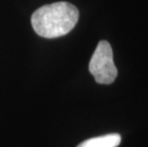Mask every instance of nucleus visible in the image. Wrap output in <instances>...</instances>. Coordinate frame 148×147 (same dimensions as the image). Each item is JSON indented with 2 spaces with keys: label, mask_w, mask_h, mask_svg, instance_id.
I'll return each mask as SVG.
<instances>
[{
  "label": "nucleus",
  "mask_w": 148,
  "mask_h": 147,
  "mask_svg": "<svg viewBox=\"0 0 148 147\" xmlns=\"http://www.w3.org/2000/svg\"><path fill=\"white\" fill-rule=\"evenodd\" d=\"M79 12L69 2H56L37 9L32 15L34 32L45 38H56L70 33L77 25Z\"/></svg>",
  "instance_id": "f257e3e1"
},
{
  "label": "nucleus",
  "mask_w": 148,
  "mask_h": 147,
  "mask_svg": "<svg viewBox=\"0 0 148 147\" xmlns=\"http://www.w3.org/2000/svg\"><path fill=\"white\" fill-rule=\"evenodd\" d=\"M89 71L99 84H111L116 79L118 70L114 63L110 43L101 40L94 52L89 63Z\"/></svg>",
  "instance_id": "f03ea898"
},
{
  "label": "nucleus",
  "mask_w": 148,
  "mask_h": 147,
  "mask_svg": "<svg viewBox=\"0 0 148 147\" xmlns=\"http://www.w3.org/2000/svg\"><path fill=\"white\" fill-rule=\"evenodd\" d=\"M121 142V135L114 133L86 139L77 147H118Z\"/></svg>",
  "instance_id": "7ed1b4c3"
}]
</instances>
